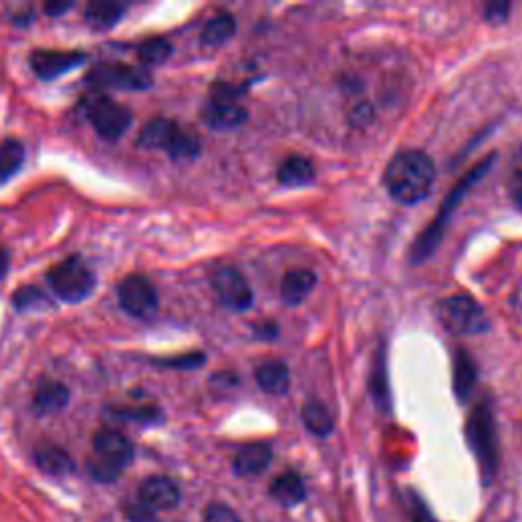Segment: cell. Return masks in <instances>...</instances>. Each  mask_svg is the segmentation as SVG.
Wrapping results in <instances>:
<instances>
[{
  "label": "cell",
  "instance_id": "15",
  "mask_svg": "<svg viewBox=\"0 0 522 522\" xmlns=\"http://www.w3.org/2000/svg\"><path fill=\"white\" fill-rule=\"evenodd\" d=\"M69 402V389L58 380H41L35 386L33 410L39 416H52L61 413Z\"/></svg>",
  "mask_w": 522,
  "mask_h": 522
},
{
  "label": "cell",
  "instance_id": "27",
  "mask_svg": "<svg viewBox=\"0 0 522 522\" xmlns=\"http://www.w3.org/2000/svg\"><path fill=\"white\" fill-rule=\"evenodd\" d=\"M172 44L165 37H151L145 39L141 45L137 47V58L143 66H162L170 60L172 55Z\"/></svg>",
  "mask_w": 522,
  "mask_h": 522
},
{
  "label": "cell",
  "instance_id": "2",
  "mask_svg": "<svg viewBox=\"0 0 522 522\" xmlns=\"http://www.w3.org/2000/svg\"><path fill=\"white\" fill-rule=\"evenodd\" d=\"M492 159H494V156H490L488 159H484L482 164L476 165V168H473L468 176H465L462 182L454 188V190H451V194H447L445 203L441 205V208H438V214L435 217V221L430 222V225L427 227V231H424L419 239L414 241L413 255H410L413 263H422L429 255H433V252L438 245V241H441V237L445 233V229H447V221L451 217V213H454L455 206L462 203V198L465 197V194H468L470 188L476 184L486 172L490 170Z\"/></svg>",
  "mask_w": 522,
  "mask_h": 522
},
{
  "label": "cell",
  "instance_id": "17",
  "mask_svg": "<svg viewBox=\"0 0 522 522\" xmlns=\"http://www.w3.org/2000/svg\"><path fill=\"white\" fill-rule=\"evenodd\" d=\"M33 457L37 468L44 473H50V476H69V473L76 471V462L72 455L66 449L58 447V445H39Z\"/></svg>",
  "mask_w": 522,
  "mask_h": 522
},
{
  "label": "cell",
  "instance_id": "21",
  "mask_svg": "<svg viewBox=\"0 0 522 522\" xmlns=\"http://www.w3.org/2000/svg\"><path fill=\"white\" fill-rule=\"evenodd\" d=\"M124 15V4L115 0H94L86 6V23L94 29H113Z\"/></svg>",
  "mask_w": 522,
  "mask_h": 522
},
{
  "label": "cell",
  "instance_id": "32",
  "mask_svg": "<svg viewBox=\"0 0 522 522\" xmlns=\"http://www.w3.org/2000/svg\"><path fill=\"white\" fill-rule=\"evenodd\" d=\"M123 512H124V518H127L129 522H156V512H153L149 506H145L141 500L124 504Z\"/></svg>",
  "mask_w": 522,
  "mask_h": 522
},
{
  "label": "cell",
  "instance_id": "13",
  "mask_svg": "<svg viewBox=\"0 0 522 522\" xmlns=\"http://www.w3.org/2000/svg\"><path fill=\"white\" fill-rule=\"evenodd\" d=\"M94 451H96V457L104 459V462L115 463L123 470L133 462V455H135L133 443L115 429H100L99 433L94 435Z\"/></svg>",
  "mask_w": 522,
  "mask_h": 522
},
{
  "label": "cell",
  "instance_id": "16",
  "mask_svg": "<svg viewBox=\"0 0 522 522\" xmlns=\"http://www.w3.org/2000/svg\"><path fill=\"white\" fill-rule=\"evenodd\" d=\"M271 463V449L266 443H252L245 445V447L239 449V454L233 459V470L237 476L252 478L260 476L268 470Z\"/></svg>",
  "mask_w": 522,
  "mask_h": 522
},
{
  "label": "cell",
  "instance_id": "1",
  "mask_svg": "<svg viewBox=\"0 0 522 522\" xmlns=\"http://www.w3.org/2000/svg\"><path fill=\"white\" fill-rule=\"evenodd\" d=\"M437 170L433 159L422 151H400L389 159L384 184L389 197L400 205H419L433 192Z\"/></svg>",
  "mask_w": 522,
  "mask_h": 522
},
{
  "label": "cell",
  "instance_id": "36",
  "mask_svg": "<svg viewBox=\"0 0 522 522\" xmlns=\"http://www.w3.org/2000/svg\"><path fill=\"white\" fill-rule=\"evenodd\" d=\"M372 116H373V110L370 104H359V107L353 108L351 121L353 124H357V127H365V124L372 121Z\"/></svg>",
  "mask_w": 522,
  "mask_h": 522
},
{
  "label": "cell",
  "instance_id": "34",
  "mask_svg": "<svg viewBox=\"0 0 522 522\" xmlns=\"http://www.w3.org/2000/svg\"><path fill=\"white\" fill-rule=\"evenodd\" d=\"M510 3H488L484 6V19L492 25L504 23L508 15H510Z\"/></svg>",
  "mask_w": 522,
  "mask_h": 522
},
{
  "label": "cell",
  "instance_id": "7",
  "mask_svg": "<svg viewBox=\"0 0 522 522\" xmlns=\"http://www.w3.org/2000/svg\"><path fill=\"white\" fill-rule=\"evenodd\" d=\"M84 115L96 133L102 139H108V141H115V139L123 137L127 133V129L133 123V115L127 107L110 100L108 96H90L84 100Z\"/></svg>",
  "mask_w": 522,
  "mask_h": 522
},
{
  "label": "cell",
  "instance_id": "31",
  "mask_svg": "<svg viewBox=\"0 0 522 522\" xmlns=\"http://www.w3.org/2000/svg\"><path fill=\"white\" fill-rule=\"evenodd\" d=\"M205 522H243V520L231 506L214 502L211 506H206Z\"/></svg>",
  "mask_w": 522,
  "mask_h": 522
},
{
  "label": "cell",
  "instance_id": "10",
  "mask_svg": "<svg viewBox=\"0 0 522 522\" xmlns=\"http://www.w3.org/2000/svg\"><path fill=\"white\" fill-rule=\"evenodd\" d=\"M118 304L131 317L148 318L157 310V290L145 276H127L116 288Z\"/></svg>",
  "mask_w": 522,
  "mask_h": 522
},
{
  "label": "cell",
  "instance_id": "5",
  "mask_svg": "<svg viewBox=\"0 0 522 522\" xmlns=\"http://www.w3.org/2000/svg\"><path fill=\"white\" fill-rule=\"evenodd\" d=\"M465 433H468L470 447L478 457L484 482L490 484L494 473L498 470V445L496 422H494L492 408L486 405V402H479V405L471 410Z\"/></svg>",
  "mask_w": 522,
  "mask_h": 522
},
{
  "label": "cell",
  "instance_id": "23",
  "mask_svg": "<svg viewBox=\"0 0 522 522\" xmlns=\"http://www.w3.org/2000/svg\"><path fill=\"white\" fill-rule=\"evenodd\" d=\"M478 380V370L468 351H457L454 359V389L457 398L465 402Z\"/></svg>",
  "mask_w": 522,
  "mask_h": 522
},
{
  "label": "cell",
  "instance_id": "38",
  "mask_svg": "<svg viewBox=\"0 0 522 522\" xmlns=\"http://www.w3.org/2000/svg\"><path fill=\"white\" fill-rule=\"evenodd\" d=\"M11 260H9V253H6V249H3L0 247V280H3V277L6 276V271H9V263Z\"/></svg>",
  "mask_w": 522,
  "mask_h": 522
},
{
  "label": "cell",
  "instance_id": "26",
  "mask_svg": "<svg viewBox=\"0 0 522 522\" xmlns=\"http://www.w3.org/2000/svg\"><path fill=\"white\" fill-rule=\"evenodd\" d=\"M25 162V148L19 139L0 141V182L15 176Z\"/></svg>",
  "mask_w": 522,
  "mask_h": 522
},
{
  "label": "cell",
  "instance_id": "28",
  "mask_svg": "<svg viewBox=\"0 0 522 522\" xmlns=\"http://www.w3.org/2000/svg\"><path fill=\"white\" fill-rule=\"evenodd\" d=\"M15 309L17 310H35V309H47V306H52V302L47 301V296L41 292L39 288L35 286H25L15 292Z\"/></svg>",
  "mask_w": 522,
  "mask_h": 522
},
{
  "label": "cell",
  "instance_id": "37",
  "mask_svg": "<svg viewBox=\"0 0 522 522\" xmlns=\"http://www.w3.org/2000/svg\"><path fill=\"white\" fill-rule=\"evenodd\" d=\"M74 6V3H47L45 4V12L50 17H60L61 12H66V11H69Z\"/></svg>",
  "mask_w": 522,
  "mask_h": 522
},
{
  "label": "cell",
  "instance_id": "33",
  "mask_svg": "<svg viewBox=\"0 0 522 522\" xmlns=\"http://www.w3.org/2000/svg\"><path fill=\"white\" fill-rule=\"evenodd\" d=\"M203 364H205L203 353H188V355H180V357H173V359L159 361V365L176 367V370H194V367H200Z\"/></svg>",
  "mask_w": 522,
  "mask_h": 522
},
{
  "label": "cell",
  "instance_id": "19",
  "mask_svg": "<svg viewBox=\"0 0 522 522\" xmlns=\"http://www.w3.org/2000/svg\"><path fill=\"white\" fill-rule=\"evenodd\" d=\"M269 494L276 502H280L282 506H296L304 502L306 498V488L302 478L298 476L294 471L282 473L274 479V484L269 486Z\"/></svg>",
  "mask_w": 522,
  "mask_h": 522
},
{
  "label": "cell",
  "instance_id": "6",
  "mask_svg": "<svg viewBox=\"0 0 522 522\" xmlns=\"http://www.w3.org/2000/svg\"><path fill=\"white\" fill-rule=\"evenodd\" d=\"M47 284L60 301L78 304L92 294L96 288L94 271L86 266L82 257H68L53 266L47 274Z\"/></svg>",
  "mask_w": 522,
  "mask_h": 522
},
{
  "label": "cell",
  "instance_id": "8",
  "mask_svg": "<svg viewBox=\"0 0 522 522\" xmlns=\"http://www.w3.org/2000/svg\"><path fill=\"white\" fill-rule=\"evenodd\" d=\"M86 84L92 90H137L151 88V74L145 68L127 64H100L92 68L86 76Z\"/></svg>",
  "mask_w": 522,
  "mask_h": 522
},
{
  "label": "cell",
  "instance_id": "4",
  "mask_svg": "<svg viewBox=\"0 0 522 522\" xmlns=\"http://www.w3.org/2000/svg\"><path fill=\"white\" fill-rule=\"evenodd\" d=\"M437 318L443 329L455 337H473L488 331L486 310L468 294H455L437 304Z\"/></svg>",
  "mask_w": 522,
  "mask_h": 522
},
{
  "label": "cell",
  "instance_id": "12",
  "mask_svg": "<svg viewBox=\"0 0 522 522\" xmlns=\"http://www.w3.org/2000/svg\"><path fill=\"white\" fill-rule=\"evenodd\" d=\"M139 500L145 506H149L153 512L173 510V508L182 502V492H180L178 484L172 478L151 476L139 488Z\"/></svg>",
  "mask_w": 522,
  "mask_h": 522
},
{
  "label": "cell",
  "instance_id": "29",
  "mask_svg": "<svg viewBox=\"0 0 522 522\" xmlns=\"http://www.w3.org/2000/svg\"><path fill=\"white\" fill-rule=\"evenodd\" d=\"M123 468H118V465L110 463V462H104L100 457H94L92 462L88 463V473L92 476L94 482H100V484H113L121 476Z\"/></svg>",
  "mask_w": 522,
  "mask_h": 522
},
{
  "label": "cell",
  "instance_id": "25",
  "mask_svg": "<svg viewBox=\"0 0 522 522\" xmlns=\"http://www.w3.org/2000/svg\"><path fill=\"white\" fill-rule=\"evenodd\" d=\"M235 31H237L235 19L229 15V12H222V15H217L205 25L203 35H200V41L208 47H219V45H225L227 41L233 37Z\"/></svg>",
  "mask_w": 522,
  "mask_h": 522
},
{
  "label": "cell",
  "instance_id": "9",
  "mask_svg": "<svg viewBox=\"0 0 522 522\" xmlns=\"http://www.w3.org/2000/svg\"><path fill=\"white\" fill-rule=\"evenodd\" d=\"M211 282H213L214 292H217L221 304L227 306L229 310L245 312L253 306V290L237 268H231V266L217 268L211 277Z\"/></svg>",
  "mask_w": 522,
  "mask_h": 522
},
{
  "label": "cell",
  "instance_id": "24",
  "mask_svg": "<svg viewBox=\"0 0 522 522\" xmlns=\"http://www.w3.org/2000/svg\"><path fill=\"white\" fill-rule=\"evenodd\" d=\"M302 422L317 437H329L335 429V421H333L329 408L318 400H309L302 406Z\"/></svg>",
  "mask_w": 522,
  "mask_h": 522
},
{
  "label": "cell",
  "instance_id": "3",
  "mask_svg": "<svg viewBox=\"0 0 522 522\" xmlns=\"http://www.w3.org/2000/svg\"><path fill=\"white\" fill-rule=\"evenodd\" d=\"M137 143L145 149H164L173 162H192L200 153L198 137L186 133L170 118H153L139 133Z\"/></svg>",
  "mask_w": 522,
  "mask_h": 522
},
{
  "label": "cell",
  "instance_id": "14",
  "mask_svg": "<svg viewBox=\"0 0 522 522\" xmlns=\"http://www.w3.org/2000/svg\"><path fill=\"white\" fill-rule=\"evenodd\" d=\"M205 123L213 129H237L247 121V110L233 99H211L203 113Z\"/></svg>",
  "mask_w": 522,
  "mask_h": 522
},
{
  "label": "cell",
  "instance_id": "22",
  "mask_svg": "<svg viewBox=\"0 0 522 522\" xmlns=\"http://www.w3.org/2000/svg\"><path fill=\"white\" fill-rule=\"evenodd\" d=\"M277 180L288 188L309 186L315 180V168H312V164L306 157L290 156L277 170Z\"/></svg>",
  "mask_w": 522,
  "mask_h": 522
},
{
  "label": "cell",
  "instance_id": "11",
  "mask_svg": "<svg viewBox=\"0 0 522 522\" xmlns=\"http://www.w3.org/2000/svg\"><path fill=\"white\" fill-rule=\"evenodd\" d=\"M86 61V53L80 52H35L31 68L41 80H55Z\"/></svg>",
  "mask_w": 522,
  "mask_h": 522
},
{
  "label": "cell",
  "instance_id": "20",
  "mask_svg": "<svg viewBox=\"0 0 522 522\" xmlns=\"http://www.w3.org/2000/svg\"><path fill=\"white\" fill-rule=\"evenodd\" d=\"M255 380L263 392L286 394L290 388V370L282 361H266L255 370Z\"/></svg>",
  "mask_w": 522,
  "mask_h": 522
},
{
  "label": "cell",
  "instance_id": "30",
  "mask_svg": "<svg viewBox=\"0 0 522 522\" xmlns=\"http://www.w3.org/2000/svg\"><path fill=\"white\" fill-rule=\"evenodd\" d=\"M113 414L121 421H139V422H156L162 419L157 408H118Z\"/></svg>",
  "mask_w": 522,
  "mask_h": 522
},
{
  "label": "cell",
  "instance_id": "35",
  "mask_svg": "<svg viewBox=\"0 0 522 522\" xmlns=\"http://www.w3.org/2000/svg\"><path fill=\"white\" fill-rule=\"evenodd\" d=\"M508 197L522 211V170H517L508 178Z\"/></svg>",
  "mask_w": 522,
  "mask_h": 522
},
{
  "label": "cell",
  "instance_id": "18",
  "mask_svg": "<svg viewBox=\"0 0 522 522\" xmlns=\"http://www.w3.org/2000/svg\"><path fill=\"white\" fill-rule=\"evenodd\" d=\"M317 286V276L310 269H292L282 280V301L290 306L302 304Z\"/></svg>",
  "mask_w": 522,
  "mask_h": 522
}]
</instances>
